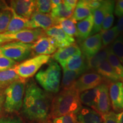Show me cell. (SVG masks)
<instances>
[{
    "instance_id": "cell-1",
    "label": "cell",
    "mask_w": 123,
    "mask_h": 123,
    "mask_svg": "<svg viewBox=\"0 0 123 123\" xmlns=\"http://www.w3.org/2000/svg\"><path fill=\"white\" fill-rule=\"evenodd\" d=\"M50 108V98L34 80L25 86L22 105V113L29 120L41 123L48 122Z\"/></svg>"
},
{
    "instance_id": "cell-2",
    "label": "cell",
    "mask_w": 123,
    "mask_h": 123,
    "mask_svg": "<svg viewBox=\"0 0 123 123\" xmlns=\"http://www.w3.org/2000/svg\"><path fill=\"white\" fill-rule=\"evenodd\" d=\"M81 107L79 93L74 87L62 90L52 101L50 116L54 119L70 113H77Z\"/></svg>"
},
{
    "instance_id": "cell-3",
    "label": "cell",
    "mask_w": 123,
    "mask_h": 123,
    "mask_svg": "<svg viewBox=\"0 0 123 123\" xmlns=\"http://www.w3.org/2000/svg\"><path fill=\"white\" fill-rule=\"evenodd\" d=\"M35 79L45 91L57 93L61 87V67L54 60L50 59L47 67L37 74Z\"/></svg>"
},
{
    "instance_id": "cell-4",
    "label": "cell",
    "mask_w": 123,
    "mask_h": 123,
    "mask_svg": "<svg viewBox=\"0 0 123 123\" xmlns=\"http://www.w3.org/2000/svg\"><path fill=\"white\" fill-rule=\"evenodd\" d=\"M25 79H21L14 81L4 92L5 110L9 113L19 111L22 107L25 92Z\"/></svg>"
},
{
    "instance_id": "cell-5",
    "label": "cell",
    "mask_w": 123,
    "mask_h": 123,
    "mask_svg": "<svg viewBox=\"0 0 123 123\" xmlns=\"http://www.w3.org/2000/svg\"><path fill=\"white\" fill-rule=\"evenodd\" d=\"M32 55H33L32 43L13 41L0 46V55L16 62L24 61Z\"/></svg>"
},
{
    "instance_id": "cell-6",
    "label": "cell",
    "mask_w": 123,
    "mask_h": 123,
    "mask_svg": "<svg viewBox=\"0 0 123 123\" xmlns=\"http://www.w3.org/2000/svg\"><path fill=\"white\" fill-rule=\"evenodd\" d=\"M50 57V55H37L17 64L14 68L20 78L27 79L33 76L42 66L47 63Z\"/></svg>"
},
{
    "instance_id": "cell-7",
    "label": "cell",
    "mask_w": 123,
    "mask_h": 123,
    "mask_svg": "<svg viewBox=\"0 0 123 123\" xmlns=\"http://www.w3.org/2000/svg\"><path fill=\"white\" fill-rule=\"evenodd\" d=\"M3 34L10 42L17 41L27 44H31L39 38L46 36L44 30L41 29H25L14 33H4Z\"/></svg>"
},
{
    "instance_id": "cell-8",
    "label": "cell",
    "mask_w": 123,
    "mask_h": 123,
    "mask_svg": "<svg viewBox=\"0 0 123 123\" xmlns=\"http://www.w3.org/2000/svg\"><path fill=\"white\" fill-rule=\"evenodd\" d=\"M103 81V78L96 72H88L81 75L73 87L80 94L86 91L98 87L102 83Z\"/></svg>"
},
{
    "instance_id": "cell-9",
    "label": "cell",
    "mask_w": 123,
    "mask_h": 123,
    "mask_svg": "<svg viewBox=\"0 0 123 123\" xmlns=\"http://www.w3.org/2000/svg\"><path fill=\"white\" fill-rule=\"evenodd\" d=\"M115 5V1H103L100 6L92 13L93 19V26L90 36L100 32L104 18L109 12L114 10Z\"/></svg>"
},
{
    "instance_id": "cell-10",
    "label": "cell",
    "mask_w": 123,
    "mask_h": 123,
    "mask_svg": "<svg viewBox=\"0 0 123 123\" xmlns=\"http://www.w3.org/2000/svg\"><path fill=\"white\" fill-rule=\"evenodd\" d=\"M44 32L46 36L53 38L57 48H64L75 43V38L64 33L59 25L44 30Z\"/></svg>"
},
{
    "instance_id": "cell-11",
    "label": "cell",
    "mask_w": 123,
    "mask_h": 123,
    "mask_svg": "<svg viewBox=\"0 0 123 123\" xmlns=\"http://www.w3.org/2000/svg\"><path fill=\"white\" fill-rule=\"evenodd\" d=\"M108 84L102 83L98 86L96 105L95 111L103 115L110 112L111 110Z\"/></svg>"
},
{
    "instance_id": "cell-12",
    "label": "cell",
    "mask_w": 123,
    "mask_h": 123,
    "mask_svg": "<svg viewBox=\"0 0 123 123\" xmlns=\"http://www.w3.org/2000/svg\"><path fill=\"white\" fill-rule=\"evenodd\" d=\"M81 54L88 59L98 53L103 48L102 41L100 33L91 35L80 43Z\"/></svg>"
},
{
    "instance_id": "cell-13",
    "label": "cell",
    "mask_w": 123,
    "mask_h": 123,
    "mask_svg": "<svg viewBox=\"0 0 123 123\" xmlns=\"http://www.w3.org/2000/svg\"><path fill=\"white\" fill-rule=\"evenodd\" d=\"M30 21L32 29H41L46 30L59 25V21L54 18L50 14H44L35 11Z\"/></svg>"
},
{
    "instance_id": "cell-14",
    "label": "cell",
    "mask_w": 123,
    "mask_h": 123,
    "mask_svg": "<svg viewBox=\"0 0 123 123\" xmlns=\"http://www.w3.org/2000/svg\"><path fill=\"white\" fill-rule=\"evenodd\" d=\"M57 47L53 38L47 36L41 37L32 43L33 55H50L54 54Z\"/></svg>"
},
{
    "instance_id": "cell-15",
    "label": "cell",
    "mask_w": 123,
    "mask_h": 123,
    "mask_svg": "<svg viewBox=\"0 0 123 123\" xmlns=\"http://www.w3.org/2000/svg\"><path fill=\"white\" fill-rule=\"evenodd\" d=\"M111 107L115 112L123 110V83L122 81L110 83L109 87Z\"/></svg>"
},
{
    "instance_id": "cell-16",
    "label": "cell",
    "mask_w": 123,
    "mask_h": 123,
    "mask_svg": "<svg viewBox=\"0 0 123 123\" xmlns=\"http://www.w3.org/2000/svg\"><path fill=\"white\" fill-rule=\"evenodd\" d=\"M10 8L19 16L30 19L35 11V1L14 0L10 1Z\"/></svg>"
},
{
    "instance_id": "cell-17",
    "label": "cell",
    "mask_w": 123,
    "mask_h": 123,
    "mask_svg": "<svg viewBox=\"0 0 123 123\" xmlns=\"http://www.w3.org/2000/svg\"><path fill=\"white\" fill-rule=\"evenodd\" d=\"M76 117L78 123H103L101 115L89 107H81Z\"/></svg>"
},
{
    "instance_id": "cell-18",
    "label": "cell",
    "mask_w": 123,
    "mask_h": 123,
    "mask_svg": "<svg viewBox=\"0 0 123 123\" xmlns=\"http://www.w3.org/2000/svg\"><path fill=\"white\" fill-rule=\"evenodd\" d=\"M10 9L12 16L6 33H14L25 29H33L30 19L19 16L11 8Z\"/></svg>"
},
{
    "instance_id": "cell-19",
    "label": "cell",
    "mask_w": 123,
    "mask_h": 123,
    "mask_svg": "<svg viewBox=\"0 0 123 123\" xmlns=\"http://www.w3.org/2000/svg\"><path fill=\"white\" fill-rule=\"evenodd\" d=\"M62 69L85 73L87 67V58L81 54L75 55L61 64Z\"/></svg>"
},
{
    "instance_id": "cell-20",
    "label": "cell",
    "mask_w": 123,
    "mask_h": 123,
    "mask_svg": "<svg viewBox=\"0 0 123 123\" xmlns=\"http://www.w3.org/2000/svg\"><path fill=\"white\" fill-rule=\"evenodd\" d=\"M80 54L81 52L79 46L74 43L68 47L58 49L53 54V59L61 64L72 56Z\"/></svg>"
},
{
    "instance_id": "cell-21",
    "label": "cell",
    "mask_w": 123,
    "mask_h": 123,
    "mask_svg": "<svg viewBox=\"0 0 123 123\" xmlns=\"http://www.w3.org/2000/svg\"><path fill=\"white\" fill-rule=\"evenodd\" d=\"M93 26L92 14L85 19L76 22L77 37L80 42H83L90 36Z\"/></svg>"
},
{
    "instance_id": "cell-22",
    "label": "cell",
    "mask_w": 123,
    "mask_h": 123,
    "mask_svg": "<svg viewBox=\"0 0 123 123\" xmlns=\"http://www.w3.org/2000/svg\"><path fill=\"white\" fill-rule=\"evenodd\" d=\"M110 46L103 47L100 50L92 57L87 59L86 72L88 71H96L98 67L103 62L107 61Z\"/></svg>"
},
{
    "instance_id": "cell-23",
    "label": "cell",
    "mask_w": 123,
    "mask_h": 123,
    "mask_svg": "<svg viewBox=\"0 0 123 123\" xmlns=\"http://www.w3.org/2000/svg\"><path fill=\"white\" fill-rule=\"evenodd\" d=\"M96 73L103 78H104L110 83L121 81L120 77L118 76L113 68L109 63L108 61H105L96 69Z\"/></svg>"
},
{
    "instance_id": "cell-24",
    "label": "cell",
    "mask_w": 123,
    "mask_h": 123,
    "mask_svg": "<svg viewBox=\"0 0 123 123\" xmlns=\"http://www.w3.org/2000/svg\"><path fill=\"white\" fill-rule=\"evenodd\" d=\"M83 73L63 69V77L61 87L62 90H67L73 88L77 80Z\"/></svg>"
},
{
    "instance_id": "cell-25",
    "label": "cell",
    "mask_w": 123,
    "mask_h": 123,
    "mask_svg": "<svg viewBox=\"0 0 123 123\" xmlns=\"http://www.w3.org/2000/svg\"><path fill=\"white\" fill-rule=\"evenodd\" d=\"M22 79L16 73L14 68L0 71V90L6 88L14 81Z\"/></svg>"
},
{
    "instance_id": "cell-26",
    "label": "cell",
    "mask_w": 123,
    "mask_h": 123,
    "mask_svg": "<svg viewBox=\"0 0 123 123\" xmlns=\"http://www.w3.org/2000/svg\"><path fill=\"white\" fill-rule=\"evenodd\" d=\"M92 14V12L85 2V0L78 1L73 11L71 18L76 21H81Z\"/></svg>"
},
{
    "instance_id": "cell-27",
    "label": "cell",
    "mask_w": 123,
    "mask_h": 123,
    "mask_svg": "<svg viewBox=\"0 0 123 123\" xmlns=\"http://www.w3.org/2000/svg\"><path fill=\"white\" fill-rule=\"evenodd\" d=\"M98 87L81 92L79 94V99L81 104L91 108L95 110L98 95Z\"/></svg>"
},
{
    "instance_id": "cell-28",
    "label": "cell",
    "mask_w": 123,
    "mask_h": 123,
    "mask_svg": "<svg viewBox=\"0 0 123 123\" xmlns=\"http://www.w3.org/2000/svg\"><path fill=\"white\" fill-rule=\"evenodd\" d=\"M120 32L116 26H113L107 30H101L100 32L103 47H107L120 35Z\"/></svg>"
},
{
    "instance_id": "cell-29",
    "label": "cell",
    "mask_w": 123,
    "mask_h": 123,
    "mask_svg": "<svg viewBox=\"0 0 123 123\" xmlns=\"http://www.w3.org/2000/svg\"><path fill=\"white\" fill-rule=\"evenodd\" d=\"M76 22L73 18L70 17L59 21L58 25L61 27L64 33L69 36L74 37H77Z\"/></svg>"
},
{
    "instance_id": "cell-30",
    "label": "cell",
    "mask_w": 123,
    "mask_h": 123,
    "mask_svg": "<svg viewBox=\"0 0 123 123\" xmlns=\"http://www.w3.org/2000/svg\"><path fill=\"white\" fill-rule=\"evenodd\" d=\"M73 13V11L68 10L62 2L59 6L52 9L50 14L59 22V21L62 19L71 17Z\"/></svg>"
},
{
    "instance_id": "cell-31",
    "label": "cell",
    "mask_w": 123,
    "mask_h": 123,
    "mask_svg": "<svg viewBox=\"0 0 123 123\" xmlns=\"http://www.w3.org/2000/svg\"><path fill=\"white\" fill-rule=\"evenodd\" d=\"M107 61L118 76L120 77L121 81L123 83V66L116 55L112 52L110 46Z\"/></svg>"
},
{
    "instance_id": "cell-32",
    "label": "cell",
    "mask_w": 123,
    "mask_h": 123,
    "mask_svg": "<svg viewBox=\"0 0 123 123\" xmlns=\"http://www.w3.org/2000/svg\"><path fill=\"white\" fill-rule=\"evenodd\" d=\"M110 47L123 66V35H120L111 44Z\"/></svg>"
},
{
    "instance_id": "cell-33",
    "label": "cell",
    "mask_w": 123,
    "mask_h": 123,
    "mask_svg": "<svg viewBox=\"0 0 123 123\" xmlns=\"http://www.w3.org/2000/svg\"><path fill=\"white\" fill-rule=\"evenodd\" d=\"M12 16V13L10 7L0 12V34L6 32Z\"/></svg>"
},
{
    "instance_id": "cell-34",
    "label": "cell",
    "mask_w": 123,
    "mask_h": 123,
    "mask_svg": "<svg viewBox=\"0 0 123 123\" xmlns=\"http://www.w3.org/2000/svg\"><path fill=\"white\" fill-rule=\"evenodd\" d=\"M51 10V1L50 0L35 1V11L41 13L50 14Z\"/></svg>"
},
{
    "instance_id": "cell-35",
    "label": "cell",
    "mask_w": 123,
    "mask_h": 123,
    "mask_svg": "<svg viewBox=\"0 0 123 123\" xmlns=\"http://www.w3.org/2000/svg\"><path fill=\"white\" fill-rule=\"evenodd\" d=\"M52 123H78L76 113H70L54 118Z\"/></svg>"
},
{
    "instance_id": "cell-36",
    "label": "cell",
    "mask_w": 123,
    "mask_h": 123,
    "mask_svg": "<svg viewBox=\"0 0 123 123\" xmlns=\"http://www.w3.org/2000/svg\"><path fill=\"white\" fill-rule=\"evenodd\" d=\"M17 65V62L0 55V71L12 68Z\"/></svg>"
},
{
    "instance_id": "cell-37",
    "label": "cell",
    "mask_w": 123,
    "mask_h": 123,
    "mask_svg": "<svg viewBox=\"0 0 123 123\" xmlns=\"http://www.w3.org/2000/svg\"><path fill=\"white\" fill-rule=\"evenodd\" d=\"M114 10L109 12L106 15L104 18L102 26H101V30H107L111 28L114 22Z\"/></svg>"
},
{
    "instance_id": "cell-38",
    "label": "cell",
    "mask_w": 123,
    "mask_h": 123,
    "mask_svg": "<svg viewBox=\"0 0 123 123\" xmlns=\"http://www.w3.org/2000/svg\"><path fill=\"white\" fill-rule=\"evenodd\" d=\"M101 116L103 123H119L116 119V114L114 112L110 111Z\"/></svg>"
},
{
    "instance_id": "cell-39",
    "label": "cell",
    "mask_w": 123,
    "mask_h": 123,
    "mask_svg": "<svg viewBox=\"0 0 123 123\" xmlns=\"http://www.w3.org/2000/svg\"><path fill=\"white\" fill-rule=\"evenodd\" d=\"M103 1H101V0H85L86 5L90 9L92 13L100 6Z\"/></svg>"
},
{
    "instance_id": "cell-40",
    "label": "cell",
    "mask_w": 123,
    "mask_h": 123,
    "mask_svg": "<svg viewBox=\"0 0 123 123\" xmlns=\"http://www.w3.org/2000/svg\"><path fill=\"white\" fill-rule=\"evenodd\" d=\"M114 13L117 17H123V0H119L115 2Z\"/></svg>"
},
{
    "instance_id": "cell-41",
    "label": "cell",
    "mask_w": 123,
    "mask_h": 123,
    "mask_svg": "<svg viewBox=\"0 0 123 123\" xmlns=\"http://www.w3.org/2000/svg\"><path fill=\"white\" fill-rule=\"evenodd\" d=\"M78 2V1L77 0H64V1H62L63 4L66 6V7L68 10H71V11H74Z\"/></svg>"
},
{
    "instance_id": "cell-42",
    "label": "cell",
    "mask_w": 123,
    "mask_h": 123,
    "mask_svg": "<svg viewBox=\"0 0 123 123\" xmlns=\"http://www.w3.org/2000/svg\"><path fill=\"white\" fill-rule=\"evenodd\" d=\"M0 123H23L22 120L19 118L14 119H1Z\"/></svg>"
},
{
    "instance_id": "cell-43",
    "label": "cell",
    "mask_w": 123,
    "mask_h": 123,
    "mask_svg": "<svg viewBox=\"0 0 123 123\" xmlns=\"http://www.w3.org/2000/svg\"><path fill=\"white\" fill-rule=\"evenodd\" d=\"M116 26L117 28L120 33H123V17L119 18Z\"/></svg>"
},
{
    "instance_id": "cell-44",
    "label": "cell",
    "mask_w": 123,
    "mask_h": 123,
    "mask_svg": "<svg viewBox=\"0 0 123 123\" xmlns=\"http://www.w3.org/2000/svg\"><path fill=\"white\" fill-rule=\"evenodd\" d=\"M11 42L8 39H7L4 36L3 34H0V46H2L5 43Z\"/></svg>"
},
{
    "instance_id": "cell-45",
    "label": "cell",
    "mask_w": 123,
    "mask_h": 123,
    "mask_svg": "<svg viewBox=\"0 0 123 123\" xmlns=\"http://www.w3.org/2000/svg\"><path fill=\"white\" fill-rule=\"evenodd\" d=\"M116 119L119 123H123V110L116 114Z\"/></svg>"
},
{
    "instance_id": "cell-46",
    "label": "cell",
    "mask_w": 123,
    "mask_h": 123,
    "mask_svg": "<svg viewBox=\"0 0 123 123\" xmlns=\"http://www.w3.org/2000/svg\"><path fill=\"white\" fill-rule=\"evenodd\" d=\"M62 3V1H61V0H52L51 1L52 9L58 6H59V5H61Z\"/></svg>"
},
{
    "instance_id": "cell-47",
    "label": "cell",
    "mask_w": 123,
    "mask_h": 123,
    "mask_svg": "<svg viewBox=\"0 0 123 123\" xmlns=\"http://www.w3.org/2000/svg\"><path fill=\"white\" fill-rule=\"evenodd\" d=\"M9 6L7 5L6 3L4 1H0V12L4 10L5 9L8 8Z\"/></svg>"
},
{
    "instance_id": "cell-48",
    "label": "cell",
    "mask_w": 123,
    "mask_h": 123,
    "mask_svg": "<svg viewBox=\"0 0 123 123\" xmlns=\"http://www.w3.org/2000/svg\"><path fill=\"white\" fill-rule=\"evenodd\" d=\"M4 95H3L1 92H0V112L2 110V106L4 103Z\"/></svg>"
},
{
    "instance_id": "cell-49",
    "label": "cell",
    "mask_w": 123,
    "mask_h": 123,
    "mask_svg": "<svg viewBox=\"0 0 123 123\" xmlns=\"http://www.w3.org/2000/svg\"><path fill=\"white\" fill-rule=\"evenodd\" d=\"M0 122H1V119H0Z\"/></svg>"
},
{
    "instance_id": "cell-50",
    "label": "cell",
    "mask_w": 123,
    "mask_h": 123,
    "mask_svg": "<svg viewBox=\"0 0 123 123\" xmlns=\"http://www.w3.org/2000/svg\"></svg>"
}]
</instances>
